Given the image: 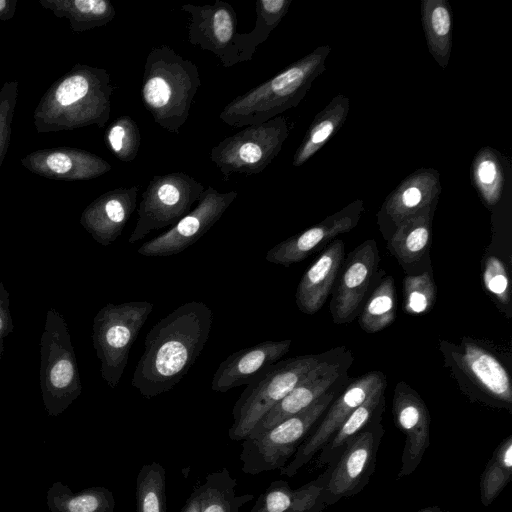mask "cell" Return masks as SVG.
Listing matches in <instances>:
<instances>
[{"label":"cell","mask_w":512,"mask_h":512,"mask_svg":"<svg viewBox=\"0 0 512 512\" xmlns=\"http://www.w3.org/2000/svg\"><path fill=\"white\" fill-rule=\"evenodd\" d=\"M17 0H0V20L12 18L16 11Z\"/></svg>","instance_id":"obj_44"},{"label":"cell","mask_w":512,"mask_h":512,"mask_svg":"<svg viewBox=\"0 0 512 512\" xmlns=\"http://www.w3.org/2000/svg\"><path fill=\"white\" fill-rule=\"evenodd\" d=\"M346 382L335 385L309 407L267 431L246 437L239 455L242 472L257 475L283 468Z\"/></svg>","instance_id":"obj_7"},{"label":"cell","mask_w":512,"mask_h":512,"mask_svg":"<svg viewBox=\"0 0 512 512\" xmlns=\"http://www.w3.org/2000/svg\"><path fill=\"white\" fill-rule=\"evenodd\" d=\"M384 432L380 415L354 437L332 462L322 497L324 508L342 498L356 495L369 483L376 468L377 453Z\"/></svg>","instance_id":"obj_12"},{"label":"cell","mask_w":512,"mask_h":512,"mask_svg":"<svg viewBox=\"0 0 512 512\" xmlns=\"http://www.w3.org/2000/svg\"><path fill=\"white\" fill-rule=\"evenodd\" d=\"M349 108V98L339 94L317 113L294 153V167L306 163L339 131L346 121Z\"/></svg>","instance_id":"obj_27"},{"label":"cell","mask_w":512,"mask_h":512,"mask_svg":"<svg viewBox=\"0 0 512 512\" xmlns=\"http://www.w3.org/2000/svg\"><path fill=\"white\" fill-rule=\"evenodd\" d=\"M384 385H387L386 375L381 371H370L353 378L329 405L316 429L297 448L293 459L280 469V475H296L327 444L347 417Z\"/></svg>","instance_id":"obj_14"},{"label":"cell","mask_w":512,"mask_h":512,"mask_svg":"<svg viewBox=\"0 0 512 512\" xmlns=\"http://www.w3.org/2000/svg\"><path fill=\"white\" fill-rule=\"evenodd\" d=\"M138 192V185L105 192L84 209L81 225L98 244H112L136 209Z\"/></svg>","instance_id":"obj_21"},{"label":"cell","mask_w":512,"mask_h":512,"mask_svg":"<svg viewBox=\"0 0 512 512\" xmlns=\"http://www.w3.org/2000/svg\"><path fill=\"white\" fill-rule=\"evenodd\" d=\"M332 463L316 479L293 489L285 480H275L259 495L250 512H321L323 492Z\"/></svg>","instance_id":"obj_25"},{"label":"cell","mask_w":512,"mask_h":512,"mask_svg":"<svg viewBox=\"0 0 512 512\" xmlns=\"http://www.w3.org/2000/svg\"><path fill=\"white\" fill-rule=\"evenodd\" d=\"M13 328L9 292L0 279V361L4 352V340L13 331Z\"/></svg>","instance_id":"obj_42"},{"label":"cell","mask_w":512,"mask_h":512,"mask_svg":"<svg viewBox=\"0 0 512 512\" xmlns=\"http://www.w3.org/2000/svg\"><path fill=\"white\" fill-rule=\"evenodd\" d=\"M237 480L226 467L206 475L198 486L201 512H239L240 508L253 500L250 493H236Z\"/></svg>","instance_id":"obj_33"},{"label":"cell","mask_w":512,"mask_h":512,"mask_svg":"<svg viewBox=\"0 0 512 512\" xmlns=\"http://www.w3.org/2000/svg\"><path fill=\"white\" fill-rule=\"evenodd\" d=\"M136 512H167L166 471L158 462L144 464L136 478Z\"/></svg>","instance_id":"obj_37"},{"label":"cell","mask_w":512,"mask_h":512,"mask_svg":"<svg viewBox=\"0 0 512 512\" xmlns=\"http://www.w3.org/2000/svg\"><path fill=\"white\" fill-rule=\"evenodd\" d=\"M364 211L363 201L357 199L320 223L272 247L265 259L273 264L289 267L319 251L336 236L356 227Z\"/></svg>","instance_id":"obj_18"},{"label":"cell","mask_w":512,"mask_h":512,"mask_svg":"<svg viewBox=\"0 0 512 512\" xmlns=\"http://www.w3.org/2000/svg\"><path fill=\"white\" fill-rule=\"evenodd\" d=\"M346 347L300 355L278 361L260 372L235 402L233 423L228 436L233 441L244 440L258 421L318 366L341 356Z\"/></svg>","instance_id":"obj_5"},{"label":"cell","mask_w":512,"mask_h":512,"mask_svg":"<svg viewBox=\"0 0 512 512\" xmlns=\"http://www.w3.org/2000/svg\"><path fill=\"white\" fill-rule=\"evenodd\" d=\"M22 164L43 177L61 180L92 179L112 168L103 158L74 148L36 151L23 158Z\"/></svg>","instance_id":"obj_23"},{"label":"cell","mask_w":512,"mask_h":512,"mask_svg":"<svg viewBox=\"0 0 512 512\" xmlns=\"http://www.w3.org/2000/svg\"><path fill=\"white\" fill-rule=\"evenodd\" d=\"M288 135V122L282 115L248 125L214 146L210 160L226 180L233 174H259L278 156Z\"/></svg>","instance_id":"obj_9"},{"label":"cell","mask_w":512,"mask_h":512,"mask_svg":"<svg viewBox=\"0 0 512 512\" xmlns=\"http://www.w3.org/2000/svg\"><path fill=\"white\" fill-rule=\"evenodd\" d=\"M50 512H114L115 498L111 490L102 486L73 492L61 481L52 483L46 494Z\"/></svg>","instance_id":"obj_30"},{"label":"cell","mask_w":512,"mask_h":512,"mask_svg":"<svg viewBox=\"0 0 512 512\" xmlns=\"http://www.w3.org/2000/svg\"><path fill=\"white\" fill-rule=\"evenodd\" d=\"M440 174L433 168H419L404 178L386 197L378 212L383 232H392L404 220L430 206H436L441 194Z\"/></svg>","instance_id":"obj_20"},{"label":"cell","mask_w":512,"mask_h":512,"mask_svg":"<svg viewBox=\"0 0 512 512\" xmlns=\"http://www.w3.org/2000/svg\"><path fill=\"white\" fill-rule=\"evenodd\" d=\"M512 477V435L495 449L480 478V500L489 506Z\"/></svg>","instance_id":"obj_36"},{"label":"cell","mask_w":512,"mask_h":512,"mask_svg":"<svg viewBox=\"0 0 512 512\" xmlns=\"http://www.w3.org/2000/svg\"><path fill=\"white\" fill-rule=\"evenodd\" d=\"M344 253L343 240L334 239L305 271L295 293L296 305L301 312L313 315L323 307L334 288Z\"/></svg>","instance_id":"obj_24"},{"label":"cell","mask_w":512,"mask_h":512,"mask_svg":"<svg viewBox=\"0 0 512 512\" xmlns=\"http://www.w3.org/2000/svg\"><path fill=\"white\" fill-rule=\"evenodd\" d=\"M506 168L504 156L489 146L481 148L473 158L471 181L488 208H494L504 196Z\"/></svg>","instance_id":"obj_31"},{"label":"cell","mask_w":512,"mask_h":512,"mask_svg":"<svg viewBox=\"0 0 512 512\" xmlns=\"http://www.w3.org/2000/svg\"><path fill=\"white\" fill-rule=\"evenodd\" d=\"M181 512H201L200 492L198 487L193 489Z\"/></svg>","instance_id":"obj_43"},{"label":"cell","mask_w":512,"mask_h":512,"mask_svg":"<svg viewBox=\"0 0 512 512\" xmlns=\"http://www.w3.org/2000/svg\"><path fill=\"white\" fill-rule=\"evenodd\" d=\"M353 356L346 350L341 356L321 364L291 392L270 409L248 436L267 431L281 421L303 411L335 385L347 381ZM247 436V437H248Z\"/></svg>","instance_id":"obj_17"},{"label":"cell","mask_w":512,"mask_h":512,"mask_svg":"<svg viewBox=\"0 0 512 512\" xmlns=\"http://www.w3.org/2000/svg\"><path fill=\"white\" fill-rule=\"evenodd\" d=\"M436 300V285L430 272L407 275L403 281V310L410 315L428 313Z\"/></svg>","instance_id":"obj_39"},{"label":"cell","mask_w":512,"mask_h":512,"mask_svg":"<svg viewBox=\"0 0 512 512\" xmlns=\"http://www.w3.org/2000/svg\"><path fill=\"white\" fill-rule=\"evenodd\" d=\"M114 86L102 68L76 64L57 80L40 101L34 115L38 132L105 126Z\"/></svg>","instance_id":"obj_2"},{"label":"cell","mask_w":512,"mask_h":512,"mask_svg":"<svg viewBox=\"0 0 512 512\" xmlns=\"http://www.w3.org/2000/svg\"><path fill=\"white\" fill-rule=\"evenodd\" d=\"M387 385L376 389L359 405L337 429L327 444L320 450L316 467L334 462L348 443L385 410V390Z\"/></svg>","instance_id":"obj_28"},{"label":"cell","mask_w":512,"mask_h":512,"mask_svg":"<svg viewBox=\"0 0 512 512\" xmlns=\"http://www.w3.org/2000/svg\"><path fill=\"white\" fill-rule=\"evenodd\" d=\"M379 261L374 239L365 240L349 253L332 290L330 312L335 324H347L358 316Z\"/></svg>","instance_id":"obj_16"},{"label":"cell","mask_w":512,"mask_h":512,"mask_svg":"<svg viewBox=\"0 0 512 512\" xmlns=\"http://www.w3.org/2000/svg\"><path fill=\"white\" fill-rule=\"evenodd\" d=\"M292 0H257L256 21L252 31L237 32L235 42L241 62L251 61L257 47L265 42L284 18Z\"/></svg>","instance_id":"obj_34"},{"label":"cell","mask_w":512,"mask_h":512,"mask_svg":"<svg viewBox=\"0 0 512 512\" xmlns=\"http://www.w3.org/2000/svg\"><path fill=\"white\" fill-rule=\"evenodd\" d=\"M201 86L197 65L167 45L153 47L146 56L141 97L161 128L179 134Z\"/></svg>","instance_id":"obj_4"},{"label":"cell","mask_w":512,"mask_h":512,"mask_svg":"<svg viewBox=\"0 0 512 512\" xmlns=\"http://www.w3.org/2000/svg\"><path fill=\"white\" fill-rule=\"evenodd\" d=\"M148 301L108 303L94 316L92 342L100 361V373L115 389L127 366L129 352L153 310Z\"/></svg>","instance_id":"obj_8"},{"label":"cell","mask_w":512,"mask_h":512,"mask_svg":"<svg viewBox=\"0 0 512 512\" xmlns=\"http://www.w3.org/2000/svg\"><path fill=\"white\" fill-rule=\"evenodd\" d=\"M105 140L107 147L118 160L132 162L140 149V130L133 118L123 115L110 124Z\"/></svg>","instance_id":"obj_38"},{"label":"cell","mask_w":512,"mask_h":512,"mask_svg":"<svg viewBox=\"0 0 512 512\" xmlns=\"http://www.w3.org/2000/svg\"><path fill=\"white\" fill-rule=\"evenodd\" d=\"M40 389L48 416L63 413L82 392L74 347L65 318L47 310L40 338Z\"/></svg>","instance_id":"obj_6"},{"label":"cell","mask_w":512,"mask_h":512,"mask_svg":"<svg viewBox=\"0 0 512 512\" xmlns=\"http://www.w3.org/2000/svg\"><path fill=\"white\" fill-rule=\"evenodd\" d=\"M483 284L486 291L499 304L509 307L511 288L505 264L496 256H488L484 261Z\"/></svg>","instance_id":"obj_40"},{"label":"cell","mask_w":512,"mask_h":512,"mask_svg":"<svg viewBox=\"0 0 512 512\" xmlns=\"http://www.w3.org/2000/svg\"><path fill=\"white\" fill-rule=\"evenodd\" d=\"M237 196L236 191L220 192L208 186L195 208L169 230L143 243L137 250L138 254L166 257L183 252L220 220Z\"/></svg>","instance_id":"obj_13"},{"label":"cell","mask_w":512,"mask_h":512,"mask_svg":"<svg viewBox=\"0 0 512 512\" xmlns=\"http://www.w3.org/2000/svg\"><path fill=\"white\" fill-rule=\"evenodd\" d=\"M392 413L396 426L405 435L397 475L400 479L417 469L430 445V415L424 400L405 381L395 386Z\"/></svg>","instance_id":"obj_19"},{"label":"cell","mask_w":512,"mask_h":512,"mask_svg":"<svg viewBox=\"0 0 512 512\" xmlns=\"http://www.w3.org/2000/svg\"><path fill=\"white\" fill-rule=\"evenodd\" d=\"M440 350L446 364L481 395L482 401L512 411L511 378L496 355L466 338L460 344L442 341Z\"/></svg>","instance_id":"obj_11"},{"label":"cell","mask_w":512,"mask_h":512,"mask_svg":"<svg viewBox=\"0 0 512 512\" xmlns=\"http://www.w3.org/2000/svg\"><path fill=\"white\" fill-rule=\"evenodd\" d=\"M291 343V339L266 340L232 353L216 369L211 389L215 392H227L249 384L265 368L285 356Z\"/></svg>","instance_id":"obj_22"},{"label":"cell","mask_w":512,"mask_h":512,"mask_svg":"<svg viewBox=\"0 0 512 512\" xmlns=\"http://www.w3.org/2000/svg\"><path fill=\"white\" fill-rule=\"evenodd\" d=\"M418 512H442L438 507H426L424 509L419 510Z\"/></svg>","instance_id":"obj_45"},{"label":"cell","mask_w":512,"mask_h":512,"mask_svg":"<svg viewBox=\"0 0 512 512\" xmlns=\"http://www.w3.org/2000/svg\"><path fill=\"white\" fill-rule=\"evenodd\" d=\"M180 10L190 15L188 42L215 55L225 68L241 63L236 47L237 16L231 4H183Z\"/></svg>","instance_id":"obj_15"},{"label":"cell","mask_w":512,"mask_h":512,"mask_svg":"<svg viewBox=\"0 0 512 512\" xmlns=\"http://www.w3.org/2000/svg\"><path fill=\"white\" fill-rule=\"evenodd\" d=\"M435 208L427 207L404 220L388 238V250L403 266L419 261L427 252Z\"/></svg>","instance_id":"obj_26"},{"label":"cell","mask_w":512,"mask_h":512,"mask_svg":"<svg viewBox=\"0 0 512 512\" xmlns=\"http://www.w3.org/2000/svg\"><path fill=\"white\" fill-rule=\"evenodd\" d=\"M421 20L429 53L445 69L452 50V11L446 0H421Z\"/></svg>","instance_id":"obj_29"},{"label":"cell","mask_w":512,"mask_h":512,"mask_svg":"<svg viewBox=\"0 0 512 512\" xmlns=\"http://www.w3.org/2000/svg\"><path fill=\"white\" fill-rule=\"evenodd\" d=\"M212 325V309L196 300L178 306L160 319L146 334L132 386L147 399L173 389L195 364Z\"/></svg>","instance_id":"obj_1"},{"label":"cell","mask_w":512,"mask_h":512,"mask_svg":"<svg viewBox=\"0 0 512 512\" xmlns=\"http://www.w3.org/2000/svg\"><path fill=\"white\" fill-rule=\"evenodd\" d=\"M18 84L6 82L0 91V166L10 140L11 122L17 99Z\"/></svg>","instance_id":"obj_41"},{"label":"cell","mask_w":512,"mask_h":512,"mask_svg":"<svg viewBox=\"0 0 512 512\" xmlns=\"http://www.w3.org/2000/svg\"><path fill=\"white\" fill-rule=\"evenodd\" d=\"M204 191L201 182L184 172L155 175L141 195L128 243L134 244L153 230L176 224L192 210Z\"/></svg>","instance_id":"obj_10"},{"label":"cell","mask_w":512,"mask_h":512,"mask_svg":"<svg viewBox=\"0 0 512 512\" xmlns=\"http://www.w3.org/2000/svg\"><path fill=\"white\" fill-rule=\"evenodd\" d=\"M330 51V45L319 46L274 77L235 97L220 112V120L231 127L243 128L266 122L298 106L314 80L324 72Z\"/></svg>","instance_id":"obj_3"},{"label":"cell","mask_w":512,"mask_h":512,"mask_svg":"<svg viewBox=\"0 0 512 512\" xmlns=\"http://www.w3.org/2000/svg\"><path fill=\"white\" fill-rule=\"evenodd\" d=\"M396 316V290L391 276L383 277L366 300L359 325L366 333H376L391 325Z\"/></svg>","instance_id":"obj_35"},{"label":"cell","mask_w":512,"mask_h":512,"mask_svg":"<svg viewBox=\"0 0 512 512\" xmlns=\"http://www.w3.org/2000/svg\"><path fill=\"white\" fill-rule=\"evenodd\" d=\"M57 17H66L73 32H84L104 26L116 16V10L109 0H64L40 1Z\"/></svg>","instance_id":"obj_32"}]
</instances>
